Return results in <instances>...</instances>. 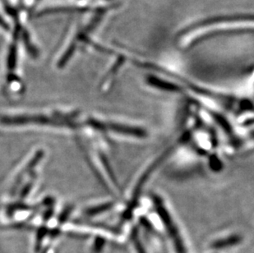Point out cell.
<instances>
[{
    "instance_id": "cell-1",
    "label": "cell",
    "mask_w": 254,
    "mask_h": 253,
    "mask_svg": "<svg viewBox=\"0 0 254 253\" xmlns=\"http://www.w3.org/2000/svg\"><path fill=\"white\" fill-rule=\"evenodd\" d=\"M3 125H17L27 124H38V125H56L52 120L42 116H18V117H3L0 120Z\"/></svg>"
},
{
    "instance_id": "cell-2",
    "label": "cell",
    "mask_w": 254,
    "mask_h": 253,
    "mask_svg": "<svg viewBox=\"0 0 254 253\" xmlns=\"http://www.w3.org/2000/svg\"><path fill=\"white\" fill-rule=\"evenodd\" d=\"M110 128L112 129L113 131L120 132V133L127 134V135H131V136H141L142 137V136L146 135V132L141 129L135 128V127L125 126V125L111 124V125H110Z\"/></svg>"
},
{
    "instance_id": "cell-3",
    "label": "cell",
    "mask_w": 254,
    "mask_h": 253,
    "mask_svg": "<svg viewBox=\"0 0 254 253\" xmlns=\"http://www.w3.org/2000/svg\"><path fill=\"white\" fill-rule=\"evenodd\" d=\"M240 242V238L239 236H231L226 239L219 240L212 244V248L216 249H226L229 247L235 246Z\"/></svg>"
},
{
    "instance_id": "cell-4",
    "label": "cell",
    "mask_w": 254,
    "mask_h": 253,
    "mask_svg": "<svg viewBox=\"0 0 254 253\" xmlns=\"http://www.w3.org/2000/svg\"><path fill=\"white\" fill-rule=\"evenodd\" d=\"M112 206L111 203H106L103 205H99L97 207L90 208L88 210H86V214L88 215H96L101 214V213L105 212L109 209H111Z\"/></svg>"
},
{
    "instance_id": "cell-5",
    "label": "cell",
    "mask_w": 254,
    "mask_h": 253,
    "mask_svg": "<svg viewBox=\"0 0 254 253\" xmlns=\"http://www.w3.org/2000/svg\"><path fill=\"white\" fill-rule=\"evenodd\" d=\"M132 240H133V244H134V246L135 248H136L137 253H146V252L145 251V249H144L143 246L141 245V242H140L139 239H138L137 234H136V233L133 234Z\"/></svg>"
},
{
    "instance_id": "cell-6",
    "label": "cell",
    "mask_w": 254,
    "mask_h": 253,
    "mask_svg": "<svg viewBox=\"0 0 254 253\" xmlns=\"http://www.w3.org/2000/svg\"><path fill=\"white\" fill-rule=\"evenodd\" d=\"M104 244H105V240L102 238H97L95 242L94 245V250L96 253H101V250L103 249Z\"/></svg>"
},
{
    "instance_id": "cell-7",
    "label": "cell",
    "mask_w": 254,
    "mask_h": 253,
    "mask_svg": "<svg viewBox=\"0 0 254 253\" xmlns=\"http://www.w3.org/2000/svg\"><path fill=\"white\" fill-rule=\"evenodd\" d=\"M69 212L70 209H67V210H65V212L63 213L60 218V222H64L66 219H67V216L69 215Z\"/></svg>"
}]
</instances>
